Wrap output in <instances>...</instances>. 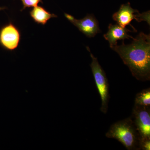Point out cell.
I'll use <instances>...</instances> for the list:
<instances>
[{
	"mask_svg": "<svg viewBox=\"0 0 150 150\" xmlns=\"http://www.w3.org/2000/svg\"><path fill=\"white\" fill-rule=\"evenodd\" d=\"M131 44L123 42L111 48L129 67L133 76L142 82L150 80V35L140 33Z\"/></svg>",
	"mask_w": 150,
	"mask_h": 150,
	"instance_id": "obj_1",
	"label": "cell"
},
{
	"mask_svg": "<svg viewBox=\"0 0 150 150\" xmlns=\"http://www.w3.org/2000/svg\"><path fill=\"white\" fill-rule=\"evenodd\" d=\"M105 136L118 140L127 150H140L139 136L131 117L112 124Z\"/></svg>",
	"mask_w": 150,
	"mask_h": 150,
	"instance_id": "obj_2",
	"label": "cell"
},
{
	"mask_svg": "<svg viewBox=\"0 0 150 150\" xmlns=\"http://www.w3.org/2000/svg\"><path fill=\"white\" fill-rule=\"evenodd\" d=\"M86 48L90 53L92 59L90 67L98 91L101 98L100 111L104 114H106L108 110V103L110 99L108 80L105 72L100 64L98 59L91 52L89 47Z\"/></svg>",
	"mask_w": 150,
	"mask_h": 150,
	"instance_id": "obj_3",
	"label": "cell"
},
{
	"mask_svg": "<svg viewBox=\"0 0 150 150\" xmlns=\"http://www.w3.org/2000/svg\"><path fill=\"white\" fill-rule=\"evenodd\" d=\"M130 117L139 136L140 142L150 140V106L134 104Z\"/></svg>",
	"mask_w": 150,
	"mask_h": 150,
	"instance_id": "obj_4",
	"label": "cell"
},
{
	"mask_svg": "<svg viewBox=\"0 0 150 150\" xmlns=\"http://www.w3.org/2000/svg\"><path fill=\"white\" fill-rule=\"evenodd\" d=\"M112 18L117 24L123 28L131 25V21L134 19L138 22L146 21L150 25V11L140 13L139 11L132 8L130 3L128 2L121 5L118 11L113 14Z\"/></svg>",
	"mask_w": 150,
	"mask_h": 150,
	"instance_id": "obj_5",
	"label": "cell"
},
{
	"mask_svg": "<svg viewBox=\"0 0 150 150\" xmlns=\"http://www.w3.org/2000/svg\"><path fill=\"white\" fill-rule=\"evenodd\" d=\"M66 18L87 37L93 38L101 32L99 23L93 14H87L81 19H77L69 14L65 13Z\"/></svg>",
	"mask_w": 150,
	"mask_h": 150,
	"instance_id": "obj_6",
	"label": "cell"
},
{
	"mask_svg": "<svg viewBox=\"0 0 150 150\" xmlns=\"http://www.w3.org/2000/svg\"><path fill=\"white\" fill-rule=\"evenodd\" d=\"M20 31L11 22L0 29V46L6 50L13 51L18 47L20 41Z\"/></svg>",
	"mask_w": 150,
	"mask_h": 150,
	"instance_id": "obj_7",
	"label": "cell"
},
{
	"mask_svg": "<svg viewBox=\"0 0 150 150\" xmlns=\"http://www.w3.org/2000/svg\"><path fill=\"white\" fill-rule=\"evenodd\" d=\"M131 30L126 28L121 27L117 24H109L108 26V31L103 36L105 39L109 42L110 48L117 45L118 40H124L126 39H134V38L129 34V32Z\"/></svg>",
	"mask_w": 150,
	"mask_h": 150,
	"instance_id": "obj_8",
	"label": "cell"
},
{
	"mask_svg": "<svg viewBox=\"0 0 150 150\" xmlns=\"http://www.w3.org/2000/svg\"><path fill=\"white\" fill-rule=\"evenodd\" d=\"M31 18L38 24L45 25L49 20L53 18H57V16L51 13L43 7L37 6L34 7L30 11Z\"/></svg>",
	"mask_w": 150,
	"mask_h": 150,
	"instance_id": "obj_9",
	"label": "cell"
},
{
	"mask_svg": "<svg viewBox=\"0 0 150 150\" xmlns=\"http://www.w3.org/2000/svg\"><path fill=\"white\" fill-rule=\"evenodd\" d=\"M135 104L141 106H150V88L143 90L136 95Z\"/></svg>",
	"mask_w": 150,
	"mask_h": 150,
	"instance_id": "obj_10",
	"label": "cell"
},
{
	"mask_svg": "<svg viewBox=\"0 0 150 150\" xmlns=\"http://www.w3.org/2000/svg\"><path fill=\"white\" fill-rule=\"evenodd\" d=\"M22 3L23 8L21 11L27 8L34 7L38 5L39 3H43L42 0H21Z\"/></svg>",
	"mask_w": 150,
	"mask_h": 150,
	"instance_id": "obj_11",
	"label": "cell"
},
{
	"mask_svg": "<svg viewBox=\"0 0 150 150\" xmlns=\"http://www.w3.org/2000/svg\"><path fill=\"white\" fill-rule=\"evenodd\" d=\"M139 146L140 150H150V140L140 141Z\"/></svg>",
	"mask_w": 150,
	"mask_h": 150,
	"instance_id": "obj_12",
	"label": "cell"
},
{
	"mask_svg": "<svg viewBox=\"0 0 150 150\" xmlns=\"http://www.w3.org/2000/svg\"><path fill=\"white\" fill-rule=\"evenodd\" d=\"M6 8L5 7L0 6V11L4 10L6 9Z\"/></svg>",
	"mask_w": 150,
	"mask_h": 150,
	"instance_id": "obj_13",
	"label": "cell"
}]
</instances>
